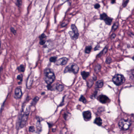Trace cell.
Instances as JSON below:
<instances>
[{
    "label": "cell",
    "instance_id": "obj_9",
    "mask_svg": "<svg viewBox=\"0 0 134 134\" xmlns=\"http://www.w3.org/2000/svg\"><path fill=\"white\" fill-rule=\"evenodd\" d=\"M84 118L85 121H88L90 120L91 118V113L90 111H84L83 113Z\"/></svg>",
    "mask_w": 134,
    "mask_h": 134
},
{
    "label": "cell",
    "instance_id": "obj_7",
    "mask_svg": "<svg viewBox=\"0 0 134 134\" xmlns=\"http://www.w3.org/2000/svg\"><path fill=\"white\" fill-rule=\"evenodd\" d=\"M33 81V74L31 73L29 75L27 81L26 86L27 87L28 89H30L32 87V84Z\"/></svg>",
    "mask_w": 134,
    "mask_h": 134
},
{
    "label": "cell",
    "instance_id": "obj_36",
    "mask_svg": "<svg viewBox=\"0 0 134 134\" xmlns=\"http://www.w3.org/2000/svg\"><path fill=\"white\" fill-rule=\"evenodd\" d=\"M60 1H61V3H64L68 0H60Z\"/></svg>",
    "mask_w": 134,
    "mask_h": 134
},
{
    "label": "cell",
    "instance_id": "obj_3",
    "mask_svg": "<svg viewBox=\"0 0 134 134\" xmlns=\"http://www.w3.org/2000/svg\"><path fill=\"white\" fill-rule=\"evenodd\" d=\"M79 71V67L76 64H73L67 66L64 70V73L68 72H73L74 73L76 74Z\"/></svg>",
    "mask_w": 134,
    "mask_h": 134
},
{
    "label": "cell",
    "instance_id": "obj_31",
    "mask_svg": "<svg viewBox=\"0 0 134 134\" xmlns=\"http://www.w3.org/2000/svg\"><path fill=\"white\" fill-rule=\"evenodd\" d=\"M100 7V5L99 4H96V5H95V8L96 9H98V8H99Z\"/></svg>",
    "mask_w": 134,
    "mask_h": 134
},
{
    "label": "cell",
    "instance_id": "obj_40",
    "mask_svg": "<svg viewBox=\"0 0 134 134\" xmlns=\"http://www.w3.org/2000/svg\"><path fill=\"white\" fill-rule=\"evenodd\" d=\"M133 60L134 61V57H133Z\"/></svg>",
    "mask_w": 134,
    "mask_h": 134
},
{
    "label": "cell",
    "instance_id": "obj_34",
    "mask_svg": "<svg viewBox=\"0 0 134 134\" xmlns=\"http://www.w3.org/2000/svg\"><path fill=\"white\" fill-rule=\"evenodd\" d=\"M11 31H12V32L13 33H14V34H15V33H16V31H15L13 28H12V29H11Z\"/></svg>",
    "mask_w": 134,
    "mask_h": 134
},
{
    "label": "cell",
    "instance_id": "obj_39",
    "mask_svg": "<svg viewBox=\"0 0 134 134\" xmlns=\"http://www.w3.org/2000/svg\"><path fill=\"white\" fill-rule=\"evenodd\" d=\"M1 42H0V48H1Z\"/></svg>",
    "mask_w": 134,
    "mask_h": 134
},
{
    "label": "cell",
    "instance_id": "obj_27",
    "mask_svg": "<svg viewBox=\"0 0 134 134\" xmlns=\"http://www.w3.org/2000/svg\"><path fill=\"white\" fill-rule=\"evenodd\" d=\"M39 38L40 40H43L44 39H45V38H46V35H45L44 34H42L41 35H40Z\"/></svg>",
    "mask_w": 134,
    "mask_h": 134
},
{
    "label": "cell",
    "instance_id": "obj_24",
    "mask_svg": "<svg viewBox=\"0 0 134 134\" xmlns=\"http://www.w3.org/2000/svg\"><path fill=\"white\" fill-rule=\"evenodd\" d=\"M29 130L30 132H34L35 130V128L34 126H31L29 127Z\"/></svg>",
    "mask_w": 134,
    "mask_h": 134
},
{
    "label": "cell",
    "instance_id": "obj_19",
    "mask_svg": "<svg viewBox=\"0 0 134 134\" xmlns=\"http://www.w3.org/2000/svg\"><path fill=\"white\" fill-rule=\"evenodd\" d=\"M91 49H92V47L91 46H88L86 47V49H85V53L88 54L89 53H90Z\"/></svg>",
    "mask_w": 134,
    "mask_h": 134
},
{
    "label": "cell",
    "instance_id": "obj_33",
    "mask_svg": "<svg viewBox=\"0 0 134 134\" xmlns=\"http://www.w3.org/2000/svg\"><path fill=\"white\" fill-rule=\"evenodd\" d=\"M111 58H108V59H107V61H106V62H107V63H110L111 62Z\"/></svg>",
    "mask_w": 134,
    "mask_h": 134
},
{
    "label": "cell",
    "instance_id": "obj_30",
    "mask_svg": "<svg viewBox=\"0 0 134 134\" xmlns=\"http://www.w3.org/2000/svg\"><path fill=\"white\" fill-rule=\"evenodd\" d=\"M17 5L18 6H20L21 5V0H17Z\"/></svg>",
    "mask_w": 134,
    "mask_h": 134
},
{
    "label": "cell",
    "instance_id": "obj_10",
    "mask_svg": "<svg viewBox=\"0 0 134 134\" xmlns=\"http://www.w3.org/2000/svg\"><path fill=\"white\" fill-rule=\"evenodd\" d=\"M68 62V59L66 57H62L61 59H60L57 62L56 64L57 65H66Z\"/></svg>",
    "mask_w": 134,
    "mask_h": 134
},
{
    "label": "cell",
    "instance_id": "obj_8",
    "mask_svg": "<svg viewBox=\"0 0 134 134\" xmlns=\"http://www.w3.org/2000/svg\"><path fill=\"white\" fill-rule=\"evenodd\" d=\"M98 99L100 102L103 103H106L110 101L109 98L107 96L103 95H101L98 96Z\"/></svg>",
    "mask_w": 134,
    "mask_h": 134
},
{
    "label": "cell",
    "instance_id": "obj_6",
    "mask_svg": "<svg viewBox=\"0 0 134 134\" xmlns=\"http://www.w3.org/2000/svg\"><path fill=\"white\" fill-rule=\"evenodd\" d=\"M100 18L101 19L104 20L107 24L110 25L111 24L112 19L109 17L105 13H103L100 15Z\"/></svg>",
    "mask_w": 134,
    "mask_h": 134
},
{
    "label": "cell",
    "instance_id": "obj_5",
    "mask_svg": "<svg viewBox=\"0 0 134 134\" xmlns=\"http://www.w3.org/2000/svg\"><path fill=\"white\" fill-rule=\"evenodd\" d=\"M113 83L117 86H120L124 83L125 81L124 76L120 74H116L113 78Z\"/></svg>",
    "mask_w": 134,
    "mask_h": 134
},
{
    "label": "cell",
    "instance_id": "obj_35",
    "mask_svg": "<svg viewBox=\"0 0 134 134\" xmlns=\"http://www.w3.org/2000/svg\"><path fill=\"white\" fill-rule=\"evenodd\" d=\"M107 48H105V49L103 50V53H105L106 52H107Z\"/></svg>",
    "mask_w": 134,
    "mask_h": 134
},
{
    "label": "cell",
    "instance_id": "obj_12",
    "mask_svg": "<svg viewBox=\"0 0 134 134\" xmlns=\"http://www.w3.org/2000/svg\"><path fill=\"white\" fill-rule=\"evenodd\" d=\"M71 28L72 30V32H73L74 34L78 37L79 33H78V29H77V28L76 27L75 25L74 24H72L71 26Z\"/></svg>",
    "mask_w": 134,
    "mask_h": 134
},
{
    "label": "cell",
    "instance_id": "obj_4",
    "mask_svg": "<svg viewBox=\"0 0 134 134\" xmlns=\"http://www.w3.org/2000/svg\"><path fill=\"white\" fill-rule=\"evenodd\" d=\"M30 112V107H28L27 108L24 114L23 115V116H22V118H21L20 124V126L21 128L24 127L26 124Z\"/></svg>",
    "mask_w": 134,
    "mask_h": 134
},
{
    "label": "cell",
    "instance_id": "obj_25",
    "mask_svg": "<svg viewBox=\"0 0 134 134\" xmlns=\"http://www.w3.org/2000/svg\"><path fill=\"white\" fill-rule=\"evenodd\" d=\"M57 59V58L56 57H51L49 60L51 62H54L56 61Z\"/></svg>",
    "mask_w": 134,
    "mask_h": 134
},
{
    "label": "cell",
    "instance_id": "obj_28",
    "mask_svg": "<svg viewBox=\"0 0 134 134\" xmlns=\"http://www.w3.org/2000/svg\"><path fill=\"white\" fill-rule=\"evenodd\" d=\"M18 80L19 81H22V75L21 74H20L17 77Z\"/></svg>",
    "mask_w": 134,
    "mask_h": 134
},
{
    "label": "cell",
    "instance_id": "obj_20",
    "mask_svg": "<svg viewBox=\"0 0 134 134\" xmlns=\"http://www.w3.org/2000/svg\"><path fill=\"white\" fill-rule=\"evenodd\" d=\"M18 71H20V72H24L25 71L24 66L23 65H20V66L18 67Z\"/></svg>",
    "mask_w": 134,
    "mask_h": 134
},
{
    "label": "cell",
    "instance_id": "obj_22",
    "mask_svg": "<svg viewBox=\"0 0 134 134\" xmlns=\"http://www.w3.org/2000/svg\"><path fill=\"white\" fill-rule=\"evenodd\" d=\"M93 81L92 80H89L87 83V85L89 88H90L92 87L93 84Z\"/></svg>",
    "mask_w": 134,
    "mask_h": 134
},
{
    "label": "cell",
    "instance_id": "obj_1",
    "mask_svg": "<svg viewBox=\"0 0 134 134\" xmlns=\"http://www.w3.org/2000/svg\"><path fill=\"white\" fill-rule=\"evenodd\" d=\"M55 79V75L51 69H46L44 71V80L47 84H51Z\"/></svg>",
    "mask_w": 134,
    "mask_h": 134
},
{
    "label": "cell",
    "instance_id": "obj_21",
    "mask_svg": "<svg viewBox=\"0 0 134 134\" xmlns=\"http://www.w3.org/2000/svg\"><path fill=\"white\" fill-rule=\"evenodd\" d=\"M101 69V66L98 65L96 66L95 68V71L96 73H98L100 71Z\"/></svg>",
    "mask_w": 134,
    "mask_h": 134
},
{
    "label": "cell",
    "instance_id": "obj_26",
    "mask_svg": "<svg viewBox=\"0 0 134 134\" xmlns=\"http://www.w3.org/2000/svg\"><path fill=\"white\" fill-rule=\"evenodd\" d=\"M118 22H117V23H115V24H114V25H113V29L114 30H116L118 27Z\"/></svg>",
    "mask_w": 134,
    "mask_h": 134
},
{
    "label": "cell",
    "instance_id": "obj_15",
    "mask_svg": "<svg viewBox=\"0 0 134 134\" xmlns=\"http://www.w3.org/2000/svg\"><path fill=\"white\" fill-rule=\"evenodd\" d=\"M103 81L102 80H100V81H98L96 82V86L97 88H101L102 87V86H103Z\"/></svg>",
    "mask_w": 134,
    "mask_h": 134
},
{
    "label": "cell",
    "instance_id": "obj_37",
    "mask_svg": "<svg viewBox=\"0 0 134 134\" xmlns=\"http://www.w3.org/2000/svg\"><path fill=\"white\" fill-rule=\"evenodd\" d=\"M96 76H95V77H93V80H96Z\"/></svg>",
    "mask_w": 134,
    "mask_h": 134
},
{
    "label": "cell",
    "instance_id": "obj_38",
    "mask_svg": "<svg viewBox=\"0 0 134 134\" xmlns=\"http://www.w3.org/2000/svg\"><path fill=\"white\" fill-rule=\"evenodd\" d=\"M111 1H112V2L113 3H115V0H111Z\"/></svg>",
    "mask_w": 134,
    "mask_h": 134
},
{
    "label": "cell",
    "instance_id": "obj_11",
    "mask_svg": "<svg viewBox=\"0 0 134 134\" xmlns=\"http://www.w3.org/2000/svg\"><path fill=\"white\" fill-rule=\"evenodd\" d=\"M22 91L19 88H17L15 91V97L16 99H19L22 96Z\"/></svg>",
    "mask_w": 134,
    "mask_h": 134
},
{
    "label": "cell",
    "instance_id": "obj_17",
    "mask_svg": "<svg viewBox=\"0 0 134 134\" xmlns=\"http://www.w3.org/2000/svg\"><path fill=\"white\" fill-rule=\"evenodd\" d=\"M56 88V89H57L58 91H59V92H61L64 89V87L63 85H61V84H58Z\"/></svg>",
    "mask_w": 134,
    "mask_h": 134
},
{
    "label": "cell",
    "instance_id": "obj_16",
    "mask_svg": "<svg viewBox=\"0 0 134 134\" xmlns=\"http://www.w3.org/2000/svg\"><path fill=\"white\" fill-rule=\"evenodd\" d=\"M36 126H37V130L38 132H41L42 130L41 125L40 124V121L38 120L36 124Z\"/></svg>",
    "mask_w": 134,
    "mask_h": 134
},
{
    "label": "cell",
    "instance_id": "obj_13",
    "mask_svg": "<svg viewBox=\"0 0 134 134\" xmlns=\"http://www.w3.org/2000/svg\"><path fill=\"white\" fill-rule=\"evenodd\" d=\"M94 123L98 126H100L102 124V120L100 118H97L95 120Z\"/></svg>",
    "mask_w": 134,
    "mask_h": 134
},
{
    "label": "cell",
    "instance_id": "obj_23",
    "mask_svg": "<svg viewBox=\"0 0 134 134\" xmlns=\"http://www.w3.org/2000/svg\"><path fill=\"white\" fill-rule=\"evenodd\" d=\"M79 101L83 102L84 103H86V99L83 96H81L80 99H79Z\"/></svg>",
    "mask_w": 134,
    "mask_h": 134
},
{
    "label": "cell",
    "instance_id": "obj_2",
    "mask_svg": "<svg viewBox=\"0 0 134 134\" xmlns=\"http://www.w3.org/2000/svg\"><path fill=\"white\" fill-rule=\"evenodd\" d=\"M119 127L123 130H126L129 128L131 125V122L128 120L122 119L119 122Z\"/></svg>",
    "mask_w": 134,
    "mask_h": 134
},
{
    "label": "cell",
    "instance_id": "obj_29",
    "mask_svg": "<svg viewBox=\"0 0 134 134\" xmlns=\"http://www.w3.org/2000/svg\"><path fill=\"white\" fill-rule=\"evenodd\" d=\"M45 40H40V45H43L45 43Z\"/></svg>",
    "mask_w": 134,
    "mask_h": 134
},
{
    "label": "cell",
    "instance_id": "obj_14",
    "mask_svg": "<svg viewBox=\"0 0 134 134\" xmlns=\"http://www.w3.org/2000/svg\"><path fill=\"white\" fill-rule=\"evenodd\" d=\"M81 75L83 76V78L84 80H86V78L89 76V73L85 71H83V72H81Z\"/></svg>",
    "mask_w": 134,
    "mask_h": 134
},
{
    "label": "cell",
    "instance_id": "obj_18",
    "mask_svg": "<svg viewBox=\"0 0 134 134\" xmlns=\"http://www.w3.org/2000/svg\"><path fill=\"white\" fill-rule=\"evenodd\" d=\"M39 98L38 97H35L34 99L33 100L32 102V105H36V103H37V102H38V101H39Z\"/></svg>",
    "mask_w": 134,
    "mask_h": 134
},
{
    "label": "cell",
    "instance_id": "obj_32",
    "mask_svg": "<svg viewBox=\"0 0 134 134\" xmlns=\"http://www.w3.org/2000/svg\"><path fill=\"white\" fill-rule=\"evenodd\" d=\"M129 0H127V1L125 2L124 3V7H125V6H127V3H128V2H129Z\"/></svg>",
    "mask_w": 134,
    "mask_h": 134
}]
</instances>
